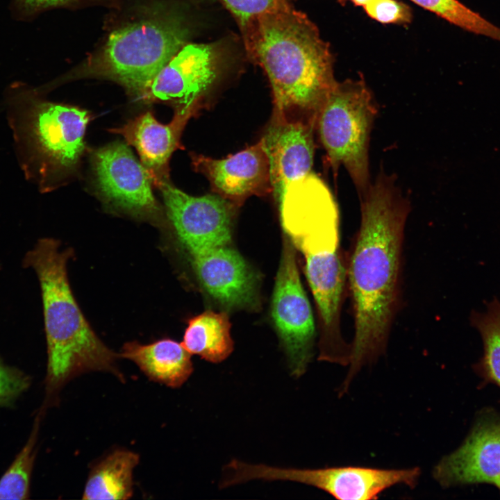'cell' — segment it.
Listing matches in <instances>:
<instances>
[{
  "label": "cell",
  "mask_w": 500,
  "mask_h": 500,
  "mask_svg": "<svg viewBox=\"0 0 500 500\" xmlns=\"http://www.w3.org/2000/svg\"><path fill=\"white\" fill-rule=\"evenodd\" d=\"M363 8L369 17L382 24H407L413 17L411 8L397 0H374Z\"/></svg>",
  "instance_id": "24"
},
{
  "label": "cell",
  "mask_w": 500,
  "mask_h": 500,
  "mask_svg": "<svg viewBox=\"0 0 500 500\" xmlns=\"http://www.w3.org/2000/svg\"><path fill=\"white\" fill-rule=\"evenodd\" d=\"M119 355L133 362L151 381L172 388L181 387L194 371L191 354L168 338L149 344L128 342Z\"/></svg>",
  "instance_id": "17"
},
{
  "label": "cell",
  "mask_w": 500,
  "mask_h": 500,
  "mask_svg": "<svg viewBox=\"0 0 500 500\" xmlns=\"http://www.w3.org/2000/svg\"><path fill=\"white\" fill-rule=\"evenodd\" d=\"M226 482L235 485L252 480L294 481L320 489L340 500L377 499L385 490L405 485L415 488L421 471L347 466L297 469L250 464L233 459L226 465Z\"/></svg>",
  "instance_id": "7"
},
{
  "label": "cell",
  "mask_w": 500,
  "mask_h": 500,
  "mask_svg": "<svg viewBox=\"0 0 500 500\" xmlns=\"http://www.w3.org/2000/svg\"><path fill=\"white\" fill-rule=\"evenodd\" d=\"M433 476L444 488L490 483L500 492V418L478 421L462 444L435 466Z\"/></svg>",
  "instance_id": "12"
},
{
  "label": "cell",
  "mask_w": 500,
  "mask_h": 500,
  "mask_svg": "<svg viewBox=\"0 0 500 500\" xmlns=\"http://www.w3.org/2000/svg\"><path fill=\"white\" fill-rule=\"evenodd\" d=\"M350 1L353 5L357 6H362V8L365 7L370 3L373 2L374 0H349Z\"/></svg>",
  "instance_id": "27"
},
{
  "label": "cell",
  "mask_w": 500,
  "mask_h": 500,
  "mask_svg": "<svg viewBox=\"0 0 500 500\" xmlns=\"http://www.w3.org/2000/svg\"><path fill=\"white\" fill-rule=\"evenodd\" d=\"M140 461L138 453L115 450L90 471L83 499H128L133 493V471Z\"/></svg>",
  "instance_id": "18"
},
{
  "label": "cell",
  "mask_w": 500,
  "mask_h": 500,
  "mask_svg": "<svg viewBox=\"0 0 500 500\" xmlns=\"http://www.w3.org/2000/svg\"><path fill=\"white\" fill-rule=\"evenodd\" d=\"M11 89L8 118L22 166L45 191L77 165L91 116L76 106L40 99L22 85Z\"/></svg>",
  "instance_id": "5"
},
{
  "label": "cell",
  "mask_w": 500,
  "mask_h": 500,
  "mask_svg": "<svg viewBox=\"0 0 500 500\" xmlns=\"http://www.w3.org/2000/svg\"><path fill=\"white\" fill-rule=\"evenodd\" d=\"M195 169L205 175L219 195L239 203L272 192L269 165L262 140L223 159L193 155Z\"/></svg>",
  "instance_id": "15"
},
{
  "label": "cell",
  "mask_w": 500,
  "mask_h": 500,
  "mask_svg": "<svg viewBox=\"0 0 500 500\" xmlns=\"http://www.w3.org/2000/svg\"><path fill=\"white\" fill-rule=\"evenodd\" d=\"M160 190L178 239L189 253L228 245L231 240L233 203L219 194L190 196L163 181Z\"/></svg>",
  "instance_id": "10"
},
{
  "label": "cell",
  "mask_w": 500,
  "mask_h": 500,
  "mask_svg": "<svg viewBox=\"0 0 500 500\" xmlns=\"http://www.w3.org/2000/svg\"><path fill=\"white\" fill-rule=\"evenodd\" d=\"M217 43H187L152 82L144 102L167 101L176 108L197 106L222 69Z\"/></svg>",
  "instance_id": "11"
},
{
  "label": "cell",
  "mask_w": 500,
  "mask_h": 500,
  "mask_svg": "<svg viewBox=\"0 0 500 500\" xmlns=\"http://www.w3.org/2000/svg\"><path fill=\"white\" fill-rule=\"evenodd\" d=\"M30 384L31 378L28 375L5 365L0 358V406H10Z\"/></svg>",
  "instance_id": "25"
},
{
  "label": "cell",
  "mask_w": 500,
  "mask_h": 500,
  "mask_svg": "<svg viewBox=\"0 0 500 500\" xmlns=\"http://www.w3.org/2000/svg\"><path fill=\"white\" fill-rule=\"evenodd\" d=\"M237 22L242 36L261 15L292 3L293 0H222Z\"/></svg>",
  "instance_id": "23"
},
{
  "label": "cell",
  "mask_w": 500,
  "mask_h": 500,
  "mask_svg": "<svg viewBox=\"0 0 500 500\" xmlns=\"http://www.w3.org/2000/svg\"><path fill=\"white\" fill-rule=\"evenodd\" d=\"M316 122L274 115L261 139L267 153L272 192L278 203L292 183L310 173Z\"/></svg>",
  "instance_id": "13"
},
{
  "label": "cell",
  "mask_w": 500,
  "mask_h": 500,
  "mask_svg": "<svg viewBox=\"0 0 500 500\" xmlns=\"http://www.w3.org/2000/svg\"><path fill=\"white\" fill-rule=\"evenodd\" d=\"M250 58L270 82L274 115H317L337 83L333 56L317 26L290 3L260 16L243 35Z\"/></svg>",
  "instance_id": "2"
},
{
  "label": "cell",
  "mask_w": 500,
  "mask_h": 500,
  "mask_svg": "<svg viewBox=\"0 0 500 500\" xmlns=\"http://www.w3.org/2000/svg\"><path fill=\"white\" fill-rule=\"evenodd\" d=\"M92 168L105 202L129 216L161 226L162 209L154 197L149 176L126 144L113 142L94 151Z\"/></svg>",
  "instance_id": "9"
},
{
  "label": "cell",
  "mask_w": 500,
  "mask_h": 500,
  "mask_svg": "<svg viewBox=\"0 0 500 500\" xmlns=\"http://www.w3.org/2000/svg\"><path fill=\"white\" fill-rule=\"evenodd\" d=\"M90 0H12V10L17 18L28 19L42 11L72 6Z\"/></svg>",
  "instance_id": "26"
},
{
  "label": "cell",
  "mask_w": 500,
  "mask_h": 500,
  "mask_svg": "<svg viewBox=\"0 0 500 500\" xmlns=\"http://www.w3.org/2000/svg\"><path fill=\"white\" fill-rule=\"evenodd\" d=\"M372 93L362 78L336 84L321 106L316 126L328 161L337 170L343 166L360 198L371 182L369 145L377 113Z\"/></svg>",
  "instance_id": "6"
},
{
  "label": "cell",
  "mask_w": 500,
  "mask_h": 500,
  "mask_svg": "<svg viewBox=\"0 0 500 500\" xmlns=\"http://www.w3.org/2000/svg\"><path fill=\"white\" fill-rule=\"evenodd\" d=\"M471 319L483 342L481 372L485 378L500 388V302L494 299L485 312H474Z\"/></svg>",
  "instance_id": "20"
},
{
  "label": "cell",
  "mask_w": 500,
  "mask_h": 500,
  "mask_svg": "<svg viewBox=\"0 0 500 500\" xmlns=\"http://www.w3.org/2000/svg\"><path fill=\"white\" fill-rule=\"evenodd\" d=\"M189 254L199 283L216 301L229 308L258 306V278L237 251L224 245Z\"/></svg>",
  "instance_id": "14"
},
{
  "label": "cell",
  "mask_w": 500,
  "mask_h": 500,
  "mask_svg": "<svg viewBox=\"0 0 500 500\" xmlns=\"http://www.w3.org/2000/svg\"><path fill=\"white\" fill-rule=\"evenodd\" d=\"M230 329L226 313L206 310L188 319L181 344L191 355L219 363L233 351Z\"/></svg>",
  "instance_id": "19"
},
{
  "label": "cell",
  "mask_w": 500,
  "mask_h": 500,
  "mask_svg": "<svg viewBox=\"0 0 500 500\" xmlns=\"http://www.w3.org/2000/svg\"><path fill=\"white\" fill-rule=\"evenodd\" d=\"M272 316L287 356L290 374L303 375L312 356L315 326L312 308L303 288L295 253L285 242L276 278Z\"/></svg>",
  "instance_id": "8"
},
{
  "label": "cell",
  "mask_w": 500,
  "mask_h": 500,
  "mask_svg": "<svg viewBox=\"0 0 500 500\" xmlns=\"http://www.w3.org/2000/svg\"><path fill=\"white\" fill-rule=\"evenodd\" d=\"M419 6L466 31L500 42V28L458 0H410Z\"/></svg>",
  "instance_id": "21"
},
{
  "label": "cell",
  "mask_w": 500,
  "mask_h": 500,
  "mask_svg": "<svg viewBox=\"0 0 500 500\" xmlns=\"http://www.w3.org/2000/svg\"><path fill=\"white\" fill-rule=\"evenodd\" d=\"M59 240L40 239L23 260L39 280L47 346L46 401L51 402L71 379L91 372H108L123 381L117 365L119 355L97 336L86 319L70 287L67 263L72 248Z\"/></svg>",
  "instance_id": "3"
},
{
  "label": "cell",
  "mask_w": 500,
  "mask_h": 500,
  "mask_svg": "<svg viewBox=\"0 0 500 500\" xmlns=\"http://www.w3.org/2000/svg\"><path fill=\"white\" fill-rule=\"evenodd\" d=\"M189 35L177 12L162 3L144 5L108 32L79 74L113 81L144 102L154 78Z\"/></svg>",
  "instance_id": "4"
},
{
  "label": "cell",
  "mask_w": 500,
  "mask_h": 500,
  "mask_svg": "<svg viewBox=\"0 0 500 500\" xmlns=\"http://www.w3.org/2000/svg\"><path fill=\"white\" fill-rule=\"evenodd\" d=\"M38 422L22 449L0 478V499H27L33 468Z\"/></svg>",
  "instance_id": "22"
},
{
  "label": "cell",
  "mask_w": 500,
  "mask_h": 500,
  "mask_svg": "<svg viewBox=\"0 0 500 500\" xmlns=\"http://www.w3.org/2000/svg\"><path fill=\"white\" fill-rule=\"evenodd\" d=\"M360 199V226L347 254L354 334L344 389L363 366L386 350L401 306L404 233L410 210L395 178L383 172Z\"/></svg>",
  "instance_id": "1"
},
{
  "label": "cell",
  "mask_w": 500,
  "mask_h": 500,
  "mask_svg": "<svg viewBox=\"0 0 500 500\" xmlns=\"http://www.w3.org/2000/svg\"><path fill=\"white\" fill-rule=\"evenodd\" d=\"M197 106L176 108L170 123H160L150 111L130 119L110 132L122 135L137 150L152 184L157 188L169 180V158L178 147L180 136Z\"/></svg>",
  "instance_id": "16"
}]
</instances>
